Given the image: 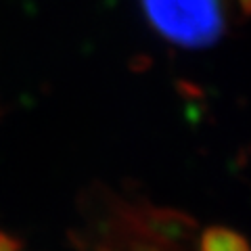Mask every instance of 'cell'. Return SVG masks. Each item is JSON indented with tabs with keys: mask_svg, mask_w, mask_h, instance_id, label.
<instances>
[{
	"mask_svg": "<svg viewBox=\"0 0 251 251\" xmlns=\"http://www.w3.org/2000/svg\"><path fill=\"white\" fill-rule=\"evenodd\" d=\"M143 4L155 29L176 44L199 49L222 31L220 0H143Z\"/></svg>",
	"mask_w": 251,
	"mask_h": 251,
	"instance_id": "cell-1",
	"label": "cell"
}]
</instances>
